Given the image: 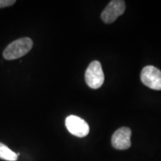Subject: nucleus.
<instances>
[{
    "label": "nucleus",
    "mask_w": 161,
    "mask_h": 161,
    "mask_svg": "<svg viewBox=\"0 0 161 161\" xmlns=\"http://www.w3.org/2000/svg\"><path fill=\"white\" fill-rule=\"evenodd\" d=\"M15 3V0H0V8L13 5Z\"/></svg>",
    "instance_id": "8"
},
{
    "label": "nucleus",
    "mask_w": 161,
    "mask_h": 161,
    "mask_svg": "<svg viewBox=\"0 0 161 161\" xmlns=\"http://www.w3.org/2000/svg\"><path fill=\"white\" fill-rule=\"evenodd\" d=\"M125 10V3L123 0H113L102 11V19L105 23H112L122 14Z\"/></svg>",
    "instance_id": "5"
},
{
    "label": "nucleus",
    "mask_w": 161,
    "mask_h": 161,
    "mask_svg": "<svg viewBox=\"0 0 161 161\" xmlns=\"http://www.w3.org/2000/svg\"><path fill=\"white\" fill-rule=\"evenodd\" d=\"M140 78L143 84L148 87L161 90V71L155 66H145L141 72Z\"/></svg>",
    "instance_id": "3"
},
{
    "label": "nucleus",
    "mask_w": 161,
    "mask_h": 161,
    "mask_svg": "<svg viewBox=\"0 0 161 161\" xmlns=\"http://www.w3.org/2000/svg\"><path fill=\"white\" fill-rule=\"evenodd\" d=\"M19 154H16L5 144L0 142V159L6 161H17Z\"/></svg>",
    "instance_id": "7"
},
{
    "label": "nucleus",
    "mask_w": 161,
    "mask_h": 161,
    "mask_svg": "<svg viewBox=\"0 0 161 161\" xmlns=\"http://www.w3.org/2000/svg\"><path fill=\"white\" fill-rule=\"evenodd\" d=\"M67 130L72 135L78 137H84L89 134L90 127L85 120L79 116L70 115L67 116L65 121Z\"/></svg>",
    "instance_id": "4"
},
{
    "label": "nucleus",
    "mask_w": 161,
    "mask_h": 161,
    "mask_svg": "<svg viewBox=\"0 0 161 161\" xmlns=\"http://www.w3.org/2000/svg\"><path fill=\"white\" fill-rule=\"evenodd\" d=\"M131 130L129 128L122 127L119 128L112 136L111 143L113 147L119 150H125L129 148L131 146Z\"/></svg>",
    "instance_id": "6"
},
{
    "label": "nucleus",
    "mask_w": 161,
    "mask_h": 161,
    "mask_svg": "<svg viewBox=\"0 0 161 161\" xmlns=\"http://www.w3.org/2000/svg\"><path fill=\"white\" fill-rule=\"evenodd\" d=\"M33 47V41L29 37L19 38L10 43L3 52L6 60H15L29 53Z\"/></svg>",
    "instance_id": "1"
},
{
    "label": "nucleus",
    "mask_w": 161,
    "mask_h": 161,
    "mask_svg": "<svg viewBox=\"0 0 161 161\" xmlns=\"http://www.w3.org/2000/svg\"><path fill=\"white\" fill-rule=\"evenodd\" d=\"M85 80L92 89H98L103 85L104 75L100 62L93 60L90 64L85 72Z\"/></svg>",
    "instance_id": "2"
}]
</instances>
